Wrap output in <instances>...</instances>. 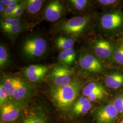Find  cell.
I'll list each match as a JSON object with an SVG mask.
<instances>
[{
  "label": "cell",
  "mask_w": 123,
  "mask_h": 123,
  "mask_svg": "<svg viewBox=\"0 0 123 123\" xmlns=\"http://www.w3.org/2000/svg\"><path fill=\"white\" fill-rule=\"evenodd\" d=\"M119 123H123V120H122V121H121Z\"/></svg>",
  "instance_id": "33"
},
{
  "label": "cell",
  "mask_w": 123,
  "mask_h": 123,
  "mask_svg": "<svg viewBox=\"0 0 123 123\" xmlns=\"http://www.w3.org/2000/svg\"><path fill=\"white\" fill-rule=\"evenodd\" d=\"M23 18H8L0 20V27L1 32L10 29L13 26L26 23Z\"/></svg>",
  "instance_id": "21"
},
{
  "label": "cell",
  "mask_w": 123,
  "mask_h": 123,
  "mask_svg": "<svg viewBox=\"0 0 123 123\" xmlns=\"http://www.w3.org/2000/svg\"><path fill=\"white\" fill-rule=\"evenodd\" d=\"M95 2L100 7L107 10L120 8L123 6V1L120 0H97Z\"/></svg>",
  "instance_id": "24"
},
{
  "label": "cell",
  "mask_w": 123,
  "mask_h": 123,
  "mask_svg": "<svg viewBox=\"0 0 123 123\" xmlns=\"http://www.w3.org/2000/svg\"><path fill=\"white\" fill-rule=\"evenodd\" d=\"M35 23H30L26 22L18 26H13L9 29L2 31L8 39L12 43H15L18 36L26 31H29L32 29Z\"/></svg>",
  "instance_id": "15"
},
{
  "label": "cell",
  "mask_w": 123,
  "mask_h": 123,
  "mask_svg": "<svg viewBox=\"0 0 123 123\" xmlns=\"http://www.w3.org/2000/svg\"><path fill=\"white\" fill-rule=\"evenodd\" d=\"M83 82L76 78L70 84L62 86L53 84L50 88V94L53 100L58 108L66 110L74 104L82 89Z\"/></svg>",
  "instance_id": "5"
},
{
  "label": "cell",
  "mask_w": 123,
  "mask_h": 123,
  "mask_svg": "<svg viewBox=\"0 0 123 123\" xmlns=\"http://www.w3.org/2000/svg\"><path fill=\"white\" fill-rule=\"evenodd\" d=\"M118 114L113 103H110L98 109L94 116L97 123H114Z\"/></svg>",
  "instance_id": "12"
},
{
  "label": "cell",
  "mask_w": 123,
  "mask_h": 123,
  "mask_svg": "<svg viewBox=\"0 0 123 123\" xmlns=\"http://www.w3.org/2000/svg\"><path fill=\"white\" fill-rule=\"evenodd\" d=\"M77 52L74 48L62 51L59 53L57 60L60 64L70 67L77 60Z\"/></svg>",
  "instance_id": "17"
},
{
  "label": "cell",
  "mask_w": 123,
  "mask_h": 123,
  "mask_svg": "<svg viewBox=\"0 0 123 123\" xmlns=\"http://www.w3.org/2000/svg\"><path fill=\"white\" fill-rule=\"evenodd\" d=\"M117 41L105 36H95L86 41L88 48L96 56L106 63H112Z\"/></svg>",
  "instance_id": "7"
},
{
  "label": "cell",
  "mask_w": 123,
  "mask_h": 123,
  "mask_svg": "<svg viewBox=\"0 0 123 123\" xmlns=\"http://www.w3.org/2000/svg\"><path fill=\"white\" fill-rule=\"evenodd\" d=\"M9 95L2 84H0V105H3L9 101Z\"/></svg>",
  "instance_id": "29"
},
{
  "label": "cell",
  "mask_w": 123,
  "mask_h": 123,
  "mask_svg": "<svg viewBox=\"0 0 123 123\" xmlns=\"http://www.w3.org/2000/svg\"><path fill=\"white\" fill-rule=\"evenodd\" d=\"M77 67L78 72L88 77L105 74L108 69L107 63L102 61L87 48L80 50Z\"/></svg>",
  "instance_id": "6"
},
{
  "label": "cell",
  "mask_w": 123,
  "mask_h": 123,
  "mask_svg": "<svg viewBox=\"0 0 123 123\" xmlns=\"http://www.w3.org/2000/svg\"><path fill=\"white\" fill-rule=\"evenodd\" d=\"M120 39L121 40H122V41H123V35H122V37H121V38H120Z\"/></svg>",
  "instance_id": "32"
},
{
  "label": "cell",
  "mask_w": 123,
  "mask_h": 123,
  "mask_svg": "<svg viewBox=\"0 0 123 123\" xmlns=\"http://www.w3.org/2000/svg\"><path fill=\"white\" fill-rule=\"evenodd\" d=\"M112 63L123 67V41L120 39L117 41V44L114 54Z\"/></svg>",
  "instance_id": "23"
},
{
  "label": "cell",
  "mask_w": 123,
  "mask_h": 123,
  "mask_svg": "<svg viewBox=\"0 0 123 123\" xmlns=\"http://www.w3.org/2000/svg\"><path fill=\"white\" fill-rule=\"evenodd\" d=\"M22 0H0V2L4 5L5 6L8 7L20 3Z\"/></svg>",
  "instance_id": "30"
},
{
  "label": "cell",
  "mask_w": 123,
  "mask_h": 123,
  "mask_svg": "<svg viewBox=\"0 0 123 123\" xmlns=\"http://www.w3.org/2000/svg\"><path fill=\"white\" fill-rule=\"evenodd\" d=\"M93 20L91 14L63 18L53 24L50 31L54 35H64L77 41L88 33Z\"/></svg>",
  "instance_id": "1"
},
{
  "label": "cell",
  "mask_w": 123,
  "mask_h": 123,
  "mask_svg": "<svg viewBox=\"0 0 123 123\" xmlns=\"http://www.w3.org/2000/svg\"><path fill=\"white\" fill-rule=\"evenodd\" d=\"M9 95V99L22 106L35 94V89L31 84L17 75L4 74L1 75L0 83Z\"/></svg>",
  "instance_id": "2"
},
{
  "label": "cell",
  "mask_w": 123,
  "mask_h": 123,
  "mask_svg": "<svg viewBox=\"0 0 123 123\" xmlns=\"http://www.w3.org/2000/svg\"><path fill=\"white\" fill-rule=\"evenodd\" d=\"M19 50L21 56L25 60L30 62L38 61L49 53V42L41 33H31L22 40Z\"/></svg>",
  "instance_id": "4"
},
{
  "label": "cell",
  "mask_w": 123,
  "mask_h": 123,
  "mask_svg": "<svg viewBox=\"0 0 123 123\" xmlns=\"http://www.w3.org/2000/svg\"><path fill=\"white\" fill-rule=\"evenodd\" d=\"M95 26L101 34L109 37L123 34V11L107 10L94 16Z\"/></svg>",
  "instance_id": "3"
},
{
  "label": "cell",
  "mask_w": 123,
  "mask_h": 123,
  "mask_svg": "<svg viewBox=\"0 0 123 123\" xmlns=\"http://www.w3.org/2000/svg\"><path fill=\"white\" fill-rule=\"evenodd\" d=\"M22 106L9 100L0 106V118L3 122H12L18 119L22 113Z\"/></svg>",
  "instance_id": "11"
},
{
  "label": "cell",
  "mask_w": 123,
  "mask_h": 123,
  "mask_svg": "<svg viewBox=\"0 0 123 123\" xmlns=\"http://www.w3.org/2000/svg\"><path fill=\"white\" fill-rule=\"evenodd\" d=\"M43 0H26L25 12L30 16H34L41 12L45 3Z\"/></svg>",
  "instance_id": "18"
},
{
  "label": "cell",
  "mask_w": 123,
  "mask_h": 123,
  "mask_svg": "<svg viewBox=\"0 0 123 123\" xmlns=\"http://www.w3.org/2000/svg\"><path fill=\"white\" fill-rule=\"evenodd\" d=\"M68 10L67 6L60 0L46 1L41 12V19L50 22H56L63 19Z\"/></svg>",
  "instance_id": "8"
},
{
  "label": "cell",
  "mask_w": 123,
  "mask_h": 123,
  "mask_svg": "<svg viewBox=\"0 0 123 123\" xmlns=\"http://www.w3.org/2000/svg\"><path fill=\"white\" fill-rule=\"evenodd\" d=\"M76 40L69 37L64 35L56 36L54 43L56 48L61 52L73 49Z\"/></svg>",
  "instance_id": "16"
},
{
  "label": "cell",
  "mask_w": 123,
  "mask_h": 123,
  "mask_svg": "<svg viewBox=\"0 0 123 123\" xmlns=\"http://www.w3.org/2000/svg\"><path fill=\"white\" fill-rule=\"evenodd\" d=\"M20 3L18 4L12 5V6H10L8 7H6L4 13L2 14V15L0 17L1 20L10 18L13 15V13H14L15 11L18 8V6H19V5Z\"/></svg>",
  "instance_id": "28"
},
{
  "label": "cell",
  "mask_w": 123,
  "mask_h": 123,
  "mask_svg": "<svg viewBox=\"0 0 123 123\" xmlns=\"http://www.w3.org/2000/svg\"><path fill=\"white\" fill-rule=\"evenodd\" d=\"M105 91H106V90L103 85L98 82L94 81L88 83L82 89V93L84 96L86 97L94 92Z\"/></svg>",
  "instance_id": "20"
},
{
  "label": "cell",
  "mask_w": 123,
  "mask_h": 123,
  "mask_svg": "<svg viewBox=\"0 0 123 123\" xmlns=\"http://www.w3.org/2000/svg\"><path fill=\"white\" fill-rule=\"evenodd\" d=\"M48 119L46 114L42 112L32 113L27 116L22 123H47Z\"/></svg>",
  "instance_id": "22"
},
{
  "label": "cell",
  "mask_w": 123,
  "mask_h": 123,
  "mask_svg": "<svg viewBox=\"0 0 123 123\" xmlns=\"http://www.w3.org/2000/svg\"><path fill=\"white\" fill-rule=\"evenodd\" d=\"M52 68L48 65L34 64L23 68L21 72L23 77L28 81L38 83L49 74Z\"/></svg>",
  "instance_id": "10"
},
{
  "label": "cell",
  "mask_w": 123,
  "mask_h": 123,
  "mask_svg": "<svg viewBox=\"0 0 123 123\" xmlns=\"http://www.w3.org/2000/svg\"><path fill=\"white\" fill-rule=\"evenodd\" d=\"M6 7L4 5L0 2V17L2 15V14L4 13Z\"/></svg>",
  "instance_id": "31"
},
{
  "label": "cell",
  "mask_w": 123,
  "mask_h": 123,
  "mask_svg": "<svg viewBox=\"0 0 123 123\" xmlns=\"http://www.w3.org/2000/svg\"><path fill=\"white\" fill-rule=\"evenodd\" d=\"M0 123H5V122H0Z\"/></svg>",
  "instance_id": "34"
},
{
  "label": "cell",
  "mask_w": 123,
  "mask_h": 123,
  "mask_svg": "<svg viewBox=\"0 0 123 123\" xmlns=\"http://www.w3.org/2000/svg\"><path fill=\"white\" fill-rule=\"evenodd\" d=\"M112 103L118 113L123 114V91L116 95Z\"/></svg>",
  "instance_id": "25"
},
{
  "label": "cell",
  "mask_w": 123,
  "mask_h": 123,
  "mask_svg": "<svg viewBox=\"0 0 123 123\" xmlns=\"http://www.w3.org/2000/svg\"><path fill=\"white\" fill-rule=\"evenodd\" d=\"M26 8V0H22L13 15L10 18H22V15L25 12Z\"/></svg>",
  "instance_id": "27"
},
{
  "label": "cell",
  "mask_w": 123,
  "mask_h": 123,
  "mask_svg": "<svg viewBox=\"0 0 123 123\" xmlns=\"http://www.w3.org/2000/svg\"><path fill=\"white\" fill-rule=\"evenodd\" d=\"M68 11L78 16L85 15L92 6V1L89 0H69L67 1Z\"/></svg>",
  "instance_id": "14"
},
{
  "label": "cell",
  "mask_w": 123,
  "mask_h": 123,
  "mask_svg": "<svg viewBox=\"0 0 123 123\" xmlns=\"http://www.w3.org/2000/svg\"><path fill=\"white\" fill-rule=\"evenodd\" d=\"M75 72L74 69L70 67L59 64L51 68L48 78L53 85L62 86L70 84L76 78Z\"/></svg>",
  "instance_id": "9"
},
{
  "label": "cell",
  "mask_w": 123,
  "mask_h": 123,
  "mask_svg": "<svg viewBox=\"0 0 123 123\" xmlns=\"http://www.w3.org/2000/svg\"><path fill=\"white\" fill-rule=\"evenodd\" d=\"M107 72L105 74L104 79L107 87L115 90L123 87V70H115Z\"/></svg>",
  "instance_id": "13"
},
{
  "label": "cell",
  "mask_w": 123,
  "mask_h": 123,
  "mask_svg": "<svg viewBox=\"0 0 123 123\" xmlns=\"http://www.w3.org/2000/svg\"><path fill=\"white\" fill-rule=\"evenodd\" d=\"M11 64V57L9 50L5 44L1 42L0 44V69L3 70Z\"/></svg>",
  "instance_id": "19"
},
{
  "label": "cell",
  "mask_w": 123,
  "mask_h": 123,
  "mask_svg": "<svg viewBox=\"0 0 123 123\" xmlns=\"http://www.w3.org/2000/svg\"><path fill=\"white\" fill-rule=\"evenodd\" d=\"M92 103L79 106H73V113L77 115L86 114L92 108Z\"/></svg>",
  "instance_id": "26"
}]
</instances>
